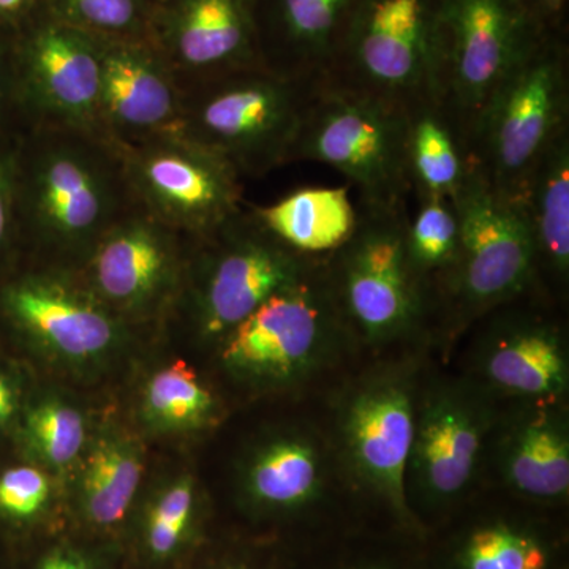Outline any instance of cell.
Listing matches in <instances>:
<instances>
[{
    "mask_svg": "<svg viewBox=\"0 0 569 569\" xmlns=\"http://www.w3.org/2000/svg\"><path fill=\"white\" fill-rule=\"evenodd\" d=\"M20 258L78 271L137 203L121 148L88 130L31 127L13 144Z\"/></svg>",
    "mask_w": 569,
    "mask_h": 569,
    "instance_id": "obj_1",
    "label": "cell"
},
{
    "mask_svg": "<svg viewBox=\"0 0 569 569\" xmlns=\"http://www.w3.org/2000/svg\"><path fill=\"white\" fill-rule=\"evenodd\" d=\"M407 204H358L350 239L325 257L326 282L351 336L372 347L410 339L436 318L407 250Z\"/></svg>",
    "mask_w": 569,
    "mask_h": 569,
    "instance_id": "obj_2",
    "label": "cell"
},
{
    "mask_svg": "<svg viewBox=\"0 0 569 569\" xmlns=\"http://www.w3.org/2000/svg\"><path fill=\"white\" fill-rule=\"evenodd\" d=\"M441 0H358L328 84L402 112L445 104Z\"/></svg>",
    "mask_w": 569,
    "mask_h": 569,
    "instance_id": "obj_3",
    "label": "cell"
},
{
    "mask_svg": "<svg viewBox=\"0 0 569 569\" xmlns=\"http://www.w3.org/2000/svg\"><path fill=\"white\" fill-rule=\"evenodd\" d=\"M568 130L567 31L546 32L482 108L468 157L512 203L541 157Z\"/></svg>",
    "mask_w": 569,
    "mask_h": 569,
    "instance_id": "obj_4",
    "label": "cell"
},
{
    "mask_svg": "<svg viewBox=\"0 0 569 569\" xmlns=\"http://www.w3.org/2000/svg\"><path fill=\"white\" fill-rule=\"evenodd\" d=\"M321 260L284 247L244 206L212 233L193 239L170 317H182L194 335L219 342L272 295L310 274Z\"/></svg>",
    "mask_w": 569,
    "mask_h": 569,
    "instance_id": "obj_5",
    "label": "cell"
},
{
    "mask_svg": "<svg viewBox=\"0 0 569 569\" xmlns=\"http://www.w3.org/2000/svg\"><path fill=\"white\" fill-rule=\"evenodd\" d=\"M451 204L459 250L436 299L437 320L460 329L498 307L538 295L535 254L518 206L492 189L471 162Z\"/></svg>",
    "mask_w": 569,
    "mask_h": 569,
    "instance_id": "obj_6",
    "label": "cell"
},
{
    "mask_svg": "<svg viewBox=\"0 0 569 569\" xmlns=\"http://www.w3.org/2000/svg\"><path fill=\"white\" fill-rule=\"evenodd\" d=\"M320 84L268 69L239 71L183 91L181 133L260 179L290 164L302 119Z\"/></svg>",
    "mask_w": 569,
    "mask_h": 569,
    "instance_id": "obj_7",
    "label": "cell"
},
{
    "mask_svg": "<svg viewBox=\"0 0 569 569\" xmlns=\"http://www.w3.org/2000/svg\"><path fill=\"white\" fill-rule=\"evenodd\" d=\"M407 114L370 97L321 82L291 149L290 163L335 168L359 193V204L396 208L411 194Z\"/></svg>",
    "mask_w": 569,
    "mask_h": 569,
    "instance_id": "obj_8",
    "label": "cell"
},
{
    "mask_svg": "<svg viewBox=\"0 0 569 569\" xmlns=\"http://www.w3.org/2000/svg\"><path fill=\"white\" fill-rule=\"evenodd\" d=\"M0 323L74 370L104 365L126 347L134 326L103 306L77 271L26 258L0 274Z\"/></svg>",
    "mask_w": 569,
    "mask_h": 569,
    "instance_id": "obj_9",
    "label": "cell"
},
{
    "mask_svg": "<svg viewBox=\"0 0 569 569\" xmlns=\"http://www.w3.org/2000/svg\"><path fill=\"white\" fill-rule=\"evenodd\" d=\"M323 261L219 340L222 365L231 376L250 387H288L323 366L353 337L326 282Z\"/></svg>",
    "mask_w": 569,
    "mask_h": 569,
    "instance_id": "obj_10",
    "label": "cell"
},
{
    "mask_svg": "<svg viewBox=\"0 0 569 569\" xmlns=\"http://www.w3.org/2000/svg\"><path fill=\"white\" fill-rule=\"evenodd\" d=\"M134 203L168 227L203 238L244 208L233 164L181 132L121 148Z\"/></svg>",
    "mask_w": 569,
    "mask_h": 569,
    "instance_id": "obj_11",
    "label": "cell"
},
{
    "mask_svg": "<svg viewBox=\"0 0 569 569\" xmlns=\"http://www.w3.org/2000/svg\"><path fill=\"white\" fill-rule=\"evenodd\" d=\"M18 104L31 127L100 133V39L40 7L10 33ZM103 137V134H102Z\"/></svg>",
    "mask_w": 569,
    "mask_h": 569,
    "instance_id": "obj_12",
    "label": "cell"
},
{
    "mask_svg": "<svg viewBox=\"0 0 569 569\" xmlns=\"http://www.w3.org/2000/svg\"><path fill=\"white\" fill-rule=\"evenodd\" d=\"M445 108L470 144L482 108L505 77L545 36L519 0H441Z\"/></svg>",
    "mask_w": 569,
    "mask_h": 569,
    "instance_id": "obj_13",
    "label": "cell"
},
{
    "mask_svg": "<svg viewBox=\"0 0 569 569\" xmlns=\"http://www.w3.org/2000/svg\"><path fill=\"white\" fill-rule=\"evenodd\" d=\"M193 239L137 204L100 238L77 272L116 316L151 323L170 317Z\"/></svg>",
    "mask_w": 569,
    "mask_h": 569,
    "instance_id": "obj_14",
    "label": "cell"
},
{
    "mask_svg": "<svg viewBox=\"0 0 569 569\" xmlns=\"http://www.w3.org/2000/svg\"><path fill=\"white\" fill-rule=\"evenodd\" d=\"M148 41L182 91L239 71L266 69L257 0H156Z\"/></svg>",
    "mask_w": 569,
    "mask_h": 569,
    "instance_id": "obj_15",
    "label": "cell"
},
{
    "mask_svg": "<svg viewBox=\"0 0 569 569\" xmlns=\"http://www.w3.org/2000/svg\"><path fill=\"white\" fill-rule=\"evenodd\" d=\"M418 392L399 369L369 373L348 391L339 413V436L356 477L410 518L407 466L413 443Z\"/></svg>",
    "mask_w": 569,
    "mask_h": 569,
    "instance_id": "obj_16",
    "label": "cell"
},
{
    "mask_svg": "<svg viewBox=\"0 0 569 569\" xmlns=\"http://www.w3.org/2000/svg\"><path fill=\"white\" fill-rule=\"evenodd\" d=\"M549 305L529 295L481 318L477 366L488 389L523 403H557L567 395V342Z\"/></svg>",
    "mask_w": 569,
    "mask_h": 569,
    "instance_id": "obj_17",
    "label": "cell"
},
{
    "mask_svg": "<svg viewBox=\"0 0 569 569\" xmlns=\"http://www.w3.org/2000/svg\"><path fill=\"white\" fill-rule=\"evenodd\" d=\"M493 425L488 396L477 387L441 383L418 396L407 493L447 505L473 482L482 445Z\"/></svg>",
    "mask_w": 569,
    "mask_h": 569,
    "instance_id": "obj_18",
    "label": "cell"
},
{
    "mask_svg": "<svg viewBox=\"0 0 569 569\" xmlns=\"http://www.w3.org/2000/svg\"><path fill=\"white\" fill-rule=\"evenodd\" d=\"M183 91L148 40L100 39L99 129L119 148L181 132Z\"/></svg>",
    "mask_w": 569,
    "mask_h": 569,
    "instance_id": "obj_19",
    "label": "cell"
},
{
    "mask_svg": "<svg viewBox=\"0 0 569 569\" xmlns=\"http://www.w3.org/2000/svg\"><path fill=\"white\" fill-rule=\"evenodd\" d=\"M358 0H257L264 67L288 80L321 84Z\"/></svg>",
    "mask_w": 569,
    "mask_h": 569,
    "instance_id": "obj_20",
    "label": "cell"
},
{
    "mask_svg": "<svg viewBox=\"0 0 569 569\" xmlns=\"http://www.w3.org/2000/svg\"><path fill=\"white\" fill-rule=\"evenodd\" d=\"M512 203L529 231L539 296L563 301L569 282V130L541 157Z\"/></svg>",
    "mask_w": 569,
    "mask_h": 569,
    "instance_id": "obj_21",
    "label": "cell"
},
{
    "mask_svg": "<svg viewBox=\"0 0 569 569\" xmlns=\"http://www.w3.org/2000/svg\"><path fill=\"white\" fill-rule=\"evenodd\" d=\"M505 427L498 467L505 482L535 500H559L569 489V429L556 403H523Z\"/></svg>",
    "mask_w": 569,
    "mask_h": 569,
    "instance_id": "obj_22",
    "label": "cell"
},
{
    "mask_svg": "<svg viewBox=\"0 0 569 569\" xmlns=\"http://www.w3.org/2000/svg\"><path fill=\"white\" fill-rule=\"evenodd\" d=\"M325 478L323 451L298 432L277 433L254 445L241 470L247 500L272 512L309 507L321 496Z\"/></svg>",
    "mask_w": 569,
    "mask_h": 569,
    "instance_id": "obj_23",
    "label": "cell"
},
{
    "mask_svg": "<svg viewBox=\"0 0 569 569\" xmlns=\"http://www.w3.org/2000/svg\"><path fill=\"white\" fill-rule=\"evenodd\" d=\"M257 222L299 254L325 258L353 234L358 206L350 187H302L268 206H249Z\"/></svg>",
    "mask_w": 569,
    "mask_h": 569,
    "instance_id": "obj_24",
    "label": "cell"
},
{
    "mask_svg": "<svg viewBox=\"0 0 569 569\" xmlns=\"http://www.w3.org/2000/svg\"><path fill=\"white\" fill-rule=\"evenodd\" d=\"M407 170L417 198L451 200L470 168V157L443 103L407 112Z\"/></svg>",
    "mask_w": 569,
    "mask_h": 569,
    "instance_id": "obj_25",
    "label": "cell"
},
{
    "mask_svg": "<svg viewBox=\"0 0 569 569\" xmlns=\"http://www.w3.org/2000/svg\"><path fill=\"white\" fill-rule=\"evenodd\" d=\"M144 462L140 445L126 433H102L86 452L78 496L86 519L97 527L118 526L140 489Z\"/></svg>",
    "mask_w": 569,
    "mask_h": 569,
    "instance_id": "obj_26",
    "label": "cell"
},
{
    "mask_svg": "<svg viewBox=\"0 0 569 569\" xmlns=\"http://www.w3.org/2000/svg\"><path fill=\"white\" fill-rule=\"evenodd\" d=\"M216 408L211 391L183 361L157 370L142 392V421L153 432H193L209 425Z\"/></svg>",
    "mask_w": 569,
    "mask_h": 569,
    "instance_id": "obj_27",
    "label": "cell"
},
{
    "mask_svg": "<svg viewBox=\"0 0 569 569\" xmlns=\"http://www.w3.org/2000/svg\"><path fill=\"white\" fill-rule=\"evenodd\" d=\"M417 200V213L408 217V257L429 288L436 307L438 291L458 258V216L448 198L425 197Z\"/></svg>",
    "mask_w": 569,
    "mask_h": 569,
    "instance_id": "obj_28",
    "label": "cell"
},
{
    "mask_svg": "<svg viewBox=\"0 0 569 569\" xmlns=\"http://www.w3.org/2000/svg\"><path fill=\"white\" fill-rule=\"evenodd\" d=\"M22 441L41 466L54 471L67 470L84 449V417L80 408L61 396L40 397L24 413Z\"/></svg>",
    "mask_w": 569,
    "mask_h": 569,
    "instance_id": "obj_29",
    "label": "cell"
},
{
    "mask_svg": "<svg viewBox=\"0 0 569 569\" xmlns=\"http://www.w3.org/2000/svg\"><path fill=\"white\" fill-rule=\"evenodd\" d=\"M156 0H43L59 20L99 39L148 40Z\"/></svg>",
    "mask_w": 569,
    "mask_h": 569,
    "instance_id": "obj_30",
    "label": "cell"
},
{
    "mask_svg": "<svg viewBox=\"0 0 569 569\" xmlns=\"http://www.w3.org/2000/svg\"><path fill=\"white\" fill-rule=\"evenodd\" d=\"M548 556L537 539L508 526L482 527L468 537L462 569H546Z\"/></svg>",
    "mask_w": 569,
    "mask_h": 569,
    "instance_id": "obj_31",
    "label": "cell"
},
{
    "mask_svg": "<svg viewBox=\"0 0 569 569\" xmlns=\"http://www.w3.org/2000/svg\"><path fill=\"white\" fill-rule=\"evenodd\" d=\"M194 511L193 479L183 475L153 498L146 522V545L156 559H167L181 546Z\"/></svg>",
    "mask_w": 569,
    "mask_h": 569,
    "instance_id": "obj_32",
    "label": "cell"
},
{
    "mask_svg": "<svg viewBox=\"0 0 569 569\" xmlns=\"http://www.w3.org/2000/svg\"><path fill=\"white\" fill-rule=\"evenodd\" d=\"M50 479L36 467H14L0 477V512L13 519H29L50 498Z\"/></svg>",
    "mask_w": 569,
    "mask_h": 569,
    "instance_id": "obj_33",
    "label": "cell"
},
{
    "mask_svg": "<svg viewBox=\"0 0 569 569\" xmlns=\"http://www.w3.org/2000/svg\"><path fill=\"white\" fill-rule=\"evenodd\" d=\"M13 144L0 140V274L20 258L14 222Z\"/></svg>",
    "mask_w": 569,
    "mask_h": 569,
    "instance_id": "obj_34",
    "label": "cell"
},
{
    "mask_svg": "<svg viewBox=\"0 0 569 569\" xmlns=\"http://www.w3.org/2000/svg\"><path fill=\"white\" fill-rule=\"evenodd\" d=\"M10 33L0 31V140L14 142L26 130L11 61Z\"/></svg>",
    "mask_w": 569,
    "mask_h": 569,
    "instance_id": "obj_35",
    "label": "cell"
},
{
    "mask_svg": "<svg viewBox=\"0 0 569 569\" xmlns=\"http://www.w3.org/2000/svg\"><path fill=\"white\" fill-rule=\"evenodd\" d=\"M519 2L546 31H567L565 14H567L568 0H519Z\"/></svg>",
    "mask_w": 569,
    "mask_h": 569,
    "instance_id": "obj_36",
    "label": "cell"
},
{
    "mask_svg": "<svg viewBox=\"0 0 569 569\" xmlns=\"http://www.w3.org/2000/svg\"><path fill=\"white\" fill-rule=\"evenodd\" d=\"M41 6L43 0H0V31L13 32Z\"/></svg>",
    "mask_w": 569,
    "mask_h": 569,
    "instance_id": "obj_37",
    "label": "cell"
},
{
    "mask_svg": "<svg viewBox=\"0 0 569 569\" xmlns=\"http://www.w3.org/2000/svg\"><path fill=\"white\" fill-rule=\"evenodd\" d=\"M18 397L20 392L17 381L9 373L0 372V429L9 425L13 418L18 408Z\"/></svg>",
    "mask_w": 569,
    "mask_h": 569,
    "instance_id": "obj_38",
    "label": "cell"
},
{
    "mask_svg": "<svg viewBox=\"0 0 569 569\" xmlns=\"http://www.w3.org/2000/svg\"><path fill=\"white\" fill-rule=\"evenodd\" d=\"M39 569H91L84 560L81 559L78 553L71 552V550L58 549L52 550L48 553L43 560H41Z\"/></svg>",
    "mask_w": 569,
    "mask_h": 569,
    "instance_id": "obj_39",
    "label": "cell"
},
{
    "mask_svg": "<svg viewBox=\"0 0 569 569\" xmlns=\"http://www.w3.org/2000/svg\"><path fill=\"white\" fill-rule=\"evenodd\" d=\"M366 569H387V568H366Z\"/></svg>",
    "mask_w": 569,
    "mask_h": 569,
    "instance_id": "obj_40",
    "label": "cell"
}]
</instances>
